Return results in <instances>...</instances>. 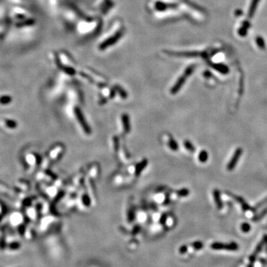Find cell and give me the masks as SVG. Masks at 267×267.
Listing matches in <instances>:
<instances>
[{"mask_svg":"<svg viewBox=\"0 0 267 267\" xmlns=\"http://www.w3.org/2000/svg\"><path fill=\"white\" fill-rule=\"evenodd\" d=\"M193 70H194V66H190L185 70V73L182 75L180 77V79L177 81L176 84L174 85V87L172 88V90H171V93L173 94H175L177 93V92H179L180 89V88L183 86V85L184 84V82L186 80L187 77H188L189 75L191 74V73L193 72Z\"/></svg>","mask_w":267,"mask_h":267,"instance_id":"obj_1","label":"cell"},{"mask_svg":"<svg viewBox=\"0 0 267 267\" xmlns=\"http://www.w3.org/2000/svg\"><path fill=\"white\" fill-rule=\"evenodd\" d=\"M75 113H76V117H77L78 121H79L80 126H82V128L83 129V130H84V132L88 134H91V132H91L90 127H89L88 125V123H87V122H86V120H85V117L82 113L81 110L78 108H76V109H75Z\"/></svg>","mask_w":267,"mask_h":267,"instance_id":"obj_2","label":"cell"},{"mask_svg":"<svg viewBox=\"0 0 267 267\" xmlns=\"http://www.w3.org/2000/svg\"><path fill=\"white\" fill-rule=\"evenodd\" d=\"M242 152L243 151L241 148H237L236 151H234V154H233L232 157H231V160H230L229 163H228V165H227V169H228V170L231 171L235 168L237 163H238L240 158H241Z\"/></svg>","mask_w":267,"mask_h":267,"instance_id":"obj_3","label":"cell"},{"mask_svg":"<svg viewBox=\"0 0 267 267\" xmlns=\"http://www.w3.org/2000/svg\"><path fill=\"white\" fill-rule=\"evenodd\" d=\"M123 124L124 130L126 133H129L130 131V126H129V118L127 114H123L122 117Z\"/></svg>","mask_w":267,"mask_h":267,"instance_id":"obj_4","label":"cell"},{"mask_svg":"<svg viewBox=\"0 0 267 267\" xmlns=\"http://www.w3.org/2000/svg\"><path fill=\"white\" fill-rule=\"evenodd\" d=\"M214 197H215V200L216 202V204H217V207L220 209V208L222 207V202H221V199H220V192H219L217 190H215L214 191Z\"/></svg>","mask_w":267,"mask_h":267,"instance_id":"obj_5","label":"cell"},{"mask_svg":"<svg viewBox=\"0 0 267 267\" xmlns=\"http://www.w3.org/2000/svg\"><path fill=\"white\" fill-rule=\"evenodd\" d=\"M208 158H209V154L206 151H200L199 154V160L201 163H206L207 161Z\"/></svg>","mask_w":267,"mask_h":267,"instance_id":"obj_6","label":"cell"},{"mask_svg":"<svg viewBox=\"0 0 267 267\" xmlns=\"http://www.w3.org/2000/svg\"><path fill=\"white\" fill-rule=\"evenodd\" d=\"M146 163H147V161H143V162H142L141 163L139 164L138 166H137V169H136V174L139 175V174L140 173V172H141L144 168H145Z\"/></svg>","mask_w":267,"mask_h":267,"instance_id":"obj_7","label":"cell"},{"mask_svg":"<svg viewBox=\"0 0 267 267\" xmlns=\"http://www.w3.org/2000/svg\"><path fill=\"white\" fill-rule=\"evenodd\" d=\"M169 147H170V148H171V149L174 150V151H176V150H177V148H178V145H177V143H176V142L173 140V139H171V140H169Z\"/></svg>","mask_w":267,"mask_h":267,"instance_id":"obj_8","label":"cell"},{"mask_svg":"<svg viewBox=\"0 0 267 267\" xmlns=\"http://www.w3.org/2000/svg\"><path fill=\"white\" fill-rule=\"evenodd\" d=\"M184 145H185V148H186V149L188 150V151H194V145H193L192 144L190 143V142L185 141V143H184Z\"/></svg>","mask_w":267,"mask_h":267,"instance_id":"obj_9","label":"cell"},{"mask_svg":"<svg viewBox=\"0 0 267 267\" xmlns=\"http://www.w3.org/2000/svg\"><path fill=\"white\" fill-rule=\"evenodd\" d=\"M179 194H180L181 196H186L187 194H188V191L187 189H183L182 191H179Z\"/></svg>","mask_w":267,"mask_h":267,"instance_id":"obj_10","label":"cell"}]
</instances>
